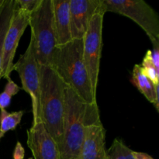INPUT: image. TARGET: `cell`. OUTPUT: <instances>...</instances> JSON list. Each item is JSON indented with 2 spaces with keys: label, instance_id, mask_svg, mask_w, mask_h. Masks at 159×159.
<instances>
[{
  "label": "cell",
  "instance_id": "cell-10",
  "mask_svg": "<svg viewBox=\"0 0 159 159\" xmlns=\"http://www.w3.org/2000/svg\"><path fill=\"white\" fill-rule=\"evenodd\" d=\"M102 0H70L72 40L83 39L92 17L100 9Z\"/></svg>",
  "mask_w": 159,
  "mask_h": 159
},
{
  "label": "cell",
  "instance_id": "cell-2",
  "mask_svg": "<svg viewBox=\"0 0 159 159\" xmlns=\"http://www.w3.org/2000/svg\"><path fill=\"white\" fill-rule=\"evenodd\" d=\"M39 117L59 149L63 138L67 85L51 66L39 65Z\"/></svg>",
  "mask_w": 159,
  "mask_h": 159
},
{
  "label": "cell",
  "instance_id": "cell-4",
  "mask_svg": "<svg viewBox=\"0 0 159 159\" xmlns=\"http://www.w3.org/2000/svg\"><path fill=\"white\" fill-rule=\"evenodd\" d=\"M53 7V0H41L37 9L30 14V41L39 65H51L57 47Z\"/></svg>",
  "mask_w": 159,
  "mask_h": 159
},
{
  "label": "cell",
  "instance_id": "cell-9",
  "mask_svg": "<svg viewBox=\"0 0 159 159\" xmlns=\"http://www.w3.org/2000/svg\"><path fill=\"white\" fill-rule=\"evenodd\" d=\"M26 134V143L32 152L33 159H60L57 144L41 120L32 124Z\"/></svg>",
  "mask_w": 159,
  "mask_h": 159
},
{
  "label": "cell",
  "instance_id": "cell-3",
  "mask_svg": "<svg viewBox=\"0 0 159 159\" xmlns=\"http://www.w3.org/2000/svg\"><path fill=\"white\" fill-rule=\"evenodd\" d=\"M83 39H74L56 47L50 66L56 71L65 85L71 88L82 100L96 103L88 72L82 57Z\"/></svg>",
  "mask_w": 159,
  "mask_h": 159
},
{
  "label": "cell",
  "instance_id": "cell-8",
  "mask_svg": "<svg viewBox=\"0 0 159 159\" xmlns=\"http://www.w3.org/2000/svg\"><path fill=\"white\" fill-rule=\"evenodd\" d=\"M30 14L16 6L12 14L10 24L5 36L2 48L1 77L8 79L13 71V61L16 49L23 33L29 26Z\"/></svg>",
  "mask_w": 159,
  "mask_h": 159
},
{
  "label": "cell",
  "instance_id": "cell-23",
  "mask_svg": "<svg viewBox=\"0 0 159 159\" xmlns=\"http://www.w3.org/2000/svg\"><path fill=\"white\" fill-rule=\"evenodd\" d=\"M28 159H33V158H28Z\"/></svg>",
  "mask_w": 159,
  "mask_h": 159
},
{
  "label": "cell",
  "instance_id": "cell-17",
  "mask_svg": "<svg viewBox=\"0 0 159 159\" xmlns=\"http://www.w3.org/2000/svg\"><path fill=\"white\" fill-rule=\"evenodd\" d=\"M141 65L142 72L153 83L155 88H159V71H157L152 61V50L146 51Z\"/></svg>",
  "mask_w": 159,
  "mask_h": 159
},
{
  "label": "cell",
  "instance_id": "cell-1",
  "mask_svg": "<svg viewBox=\"0 0 159 159\" xmlns=\"http://www.w3.org/2000/svg\"><path fill=\"white\" fill-rule=\"evenodd\" d=\"M99 122L101 120L97 102H85L67 86L63 138L59 148L60 159H77L86 127Z\"/></svg>",
  "mask_w": 159,
  "mask_h": 159
},
{
  "label": "cell",
  "instance_id": "cell-14",
  "mask_svg": "<svg viewBox=\"0 0 159 159\" xmlns=\"http://www.w3.org/2000/svg\"><path fill=\"white\" fill-rule=\"evenodd\" d=\"M16 6V0H5L2 6L0 7V79L2 61V48L6 31L10 24L12 14Z\"/></svg>",
  "mask_w": 159,
  "mask_h": 159
},
{
  "label": "cell",
  "instance_id": "cell-15",
  "mask_svg": "<svg viewBox=\"0 0 159 159\" xmlns=\"http://www.w3.org/2000/svg\"><path fill=\"white\" fill-rule=\"evenodd\" d=\"M24 113L23 110L9 113L6 110H0V141L8 131L16 130Z\"/></svg>",
  "mask_w": 159,
  "mask_h": 159
},
{
  "label": "cell",
  "instance_id": "cell-16",
  "mask_svg": "<svg viewBox=\"0 0 159 159\" xmlns=\"http://www.w3.org/2000/svg\"><path fill=\"white\" fill-rule=\"evenodd\" d=\"M107 159H135L134 151L119 138H115L107 150Z\"/></svg>",
  "mask_w": 159,
  "mask_h": 159
},
{
  "label": "cell",
  "instance_id": "cell-5",
  "mask_svg": "<svg viewBox=\"0 0 159 159\" xmlns=\"http://www.w3.org/2000/svg\"><path fill=\"white\" fill-rule=\"evenodd\" d=\"M105 12H113L133 20L145 32L151 42L159 41V16L144 0H102Z\"/></svg>",
  "mask_w": 159,
  "mask_h": 159
},
{
  "label": "cell",
  "instance_id": "cell-21",
  "mask_svg": "<svg viewBox=\"0 0 159 159\" xmlns=\"http://www.w3.org/2000/svg\"><path fill=\"white\" fill-rule=\"evenodd\" d=\"M134 156L135 159H155L145 152H138L134 151Z\"/></svg>",
  "mask_w": 159,
  "mask_h": 159
},
{
  "label": "cell",
  "instance_id": "cell-11",
  "mask_svg": "<svg viewBox=\"0 0 159 159\" xmlns=\"http://www.w3.org/2000/svg\"><path fill=\"white\" fill-rule=\"evenodd\" d=\"M77 159H107L106 129L102 122L87 126Z\"/></svg>",
  "mask_w": 159,
  "mask_h": 159
},
{
  "label": "cell",
  "instance_id": "cell-6",
  "mask_svg": "<svg viewBox=\"0 0 159 159\" xmlns=\"http://www.w3.org/2000/svg\"><path fill=\"white\" fill-rule=\"evenodd\" d=\"M105 13L102 2L100 9L92 17L83 37L82 57L89 78L92 89L96 96L99 82L102 48V26Z\"/></svg>",
  "mask_w": 159,
  "mask_h": 159
},
{
  "label": "cell",
  "instance_id": "cell-18",
  "mask_svg": "<svg viewBox=\"0 0 159 159\" xmlns=\"http://www.w3.org/2000/svg\"><path fill=\"white\" fill-rule=\"evenodd\" d=\"M40 2L41 0H16L18 7L29 14L37 9Z\"/></svg>",
  "mask_w": 159,
  "mask_h": 159
},
{
  "label": "cell",
  "instance_id": "cell-12",
  "mask_svg": "<svg viewBox=\"0 0 159 159\" xmlns=\"http://www.w3.org/2000/svg\"><path fill=\"white\" fill-rule=\"evenodd\" d=\"M69 2L70 0H53L57 46L64 45L72 40Z\"/></svg>",
  "mask_w": 159,
  "mask_h": 159
},
{
  "label": "cell",
  "instance_id": "cell-19",
  "mask_svg": "<svg viewBox=\"0 0 159 159\" xmlns=\"http://www.w3.org/2000/svg\"><path fill=\"white\" fill-rule=\"evenodd\" d=\"M12 95L7 90L4 89L0 93V110H6L11 103Z\"/></svg>",
  "mask_w": 159,
  "mask_h": 159
},
{
  "label": "cell",
  "instance_id": "cell-13",
  "mask_svg": "<svg viewBox=\"0 0 159 159\" xmlns=\"http://www.w3.org/2000/svg\"><path fill=\"white\" fill-rule=\"evenodd\" d=\"M131 82L138 91L159 110V88H155L150 79L142 72L141 65L137 64L132 71Z\"/></svg>",
  "mask_w": 159,
  "mask_h": 159
},
{
  "label": "cell",
  "instance_id": "cell-22",
  "mask_svg": "<svg viewBox=\"0 0 159 159\" xmlns=\"http://www.w3.org/2000/svg\"><path fill=\"white\" fill-rule=\"evenodd\" d=\"M4 2H5V0H0V7L2 6L3 3H4Z\"/></svg>",
  "mask_w": 159,
  "mask_h": 159
},
{
  "label": "cell",
  "instance_id": "cell-20",
  "mask_svg": "<svg viewBox=\"0 0 159 159\" xmlns=\"http://www.w3.org/2000/svg\"><path fill=\"white\" fill-rule=\"evenodd\" d=\"M25 156V150L20 141H17L14 148L12 157L13 159H23Z\"/></svg>",
  "mask_w": 159,
  "mask_h": 159
},
{
  "label": "cell",
  "instance_id": "cell-7",
  "mask_svg": "<svg viewBox=\"0 0 159 159\" xmlns=\"http://www.w3.org/2000/svg\"><path fill=\"white\" fill-rule=\"evenodd\" d=\"M13 70L16 71L21 81V89L30 96L32 102L33 124L40 121L39 98H40V68L34 54L32 42L24 54H21L18 61L13 65Z\"/></svg>",
  "mask_w": 159,
  "mask_h": 159
}]
</instances>
